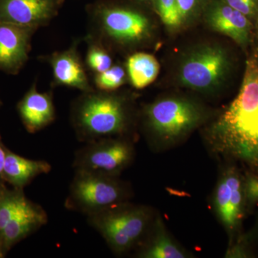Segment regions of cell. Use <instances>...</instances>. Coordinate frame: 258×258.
<instances>
[{
	"label": "cell",
	"instance_id": "f1b7e54d",
	"mask_svg": "<svg viewBox=\"0 0 258 258\" xmlns=\"http://www.w3.org/2000/svg\"><path fill=\"white\" fill-rule=\"evenodd\" d=\"M0 106H1V101H0Z\"/></svg>",
	"mask_w": 258,
	"mask_h": 258
},
{
	"label": "cell",
	"instance_id": "83f0119b",
	"mask_svg": "<svg viewBox=\"0 0 258 258\" xmlns=\"http://www.w3.org/2000/svg\"><path fill=\"white\" fill-rule=\"evenodd\" d=\"M138 1L144 2V1H148V0H138Z\"/></svg>",
	"mask_w": 258,
	"mask_h": 258
},
{
	"label": "cell",
	"instance_id": "ba28073f",
	"mask_svg": "<svg viewBox=\"0 0 258 258\" xmlns=\"http://www.w3.org/2000/svg\"><path fill=\"white\" fill-rule=\"evenodd\" d=\"M135 149L132 139L109 137L86 143L75 154V171L119 176L133 162Z\"/></svg>",
	"mask_w": 258,
	"mask_h": 258
},
{
	"label": "cell",
	"instance_id": "4316f807",
	"mask_svg": "<svg viewBox=\"0 0 258 258\" xmlns=\"http://www.w3.org/2000/svg\"><path fill=\"white\" fill-rule=\"evenodd\" d=\"M5 157H6V148L0 142V183L5 182L4 177H3Z\"/></svg>",
	"mask_w": 258,
	"mask_h": 258
},
{
	"label": "cell",
	"instance_id": "5bb4252c",
	"mask_svg": "<svg viewBox=\"0 0 258 258\" xmlns=\"http://www.w3.org/2000/svg\"><path fill=\"white\" fill-rule=\"evenodd\" d=\"M134 255L139 258H189L194 254L178 242L168 231L160 215H156Z\"/></svg>",
	"mask_w": 258,
	"mask_h": 258
},
{
	"label": "cell",
	"instance_id": "ffe728a7",
	"mask_svg": "<svg viewBox=\"0 0 258 258\" xmlns=\"http://www.w3.org/2000/svg\"><path fill=\"white\" fill-rule=\"evenodd\" d=\"M87 51L84 62L88 72L95 75L104 72L113 64L111 52L96 42H86Z\"/></svg>",
	"mask_w": 258,
	"mask_h": 258
},
{
	"label": "cell",
	"instance_id": "cb8c5ba5",
	"mask_svg": "<svg viewBox=\"0 0 258 258\" xmlns=\"http://www.w3.org/2000/svg\"><path fill=\"white\" fill-rule=\"evenodd\" d=\"M225 3L249 19L257 15L258 0H225Z\"/></svg>",
	"mask_w": 258,
	"mask_h": 258
},
{
	"label": "cell",
	"instance_id": "ac0fdd59",
	"mask_svg": "<svg viewBox=\"0 0 258 258\" xmlns=\"http://www.w3.org/2000/svg\"><path fill=\"white\" fill-rule=\"evenodd\" d=\"M125 67L129 82L137 89H143L152 84L157 79L160 70L156 57L144 52L131 54Z\"/></svg>",
	"mask_w": 258,
	"mask_h": 258
},
{
	"label": "cell",
	"instance_id": "f546056e",
	"mask_svg": "<svg viewBox=\"0 0 258 258\" xmlns=\"http://www.w3.org/2000/svg\"><path fill=\"white\" fill-rule=\"evenodd\" d=\"M257 16H258V13H257Z\"/></svg>",
	"mask_w": 258,
	"mask_h": 258
},
{
	"label": "cell",
	"instance_id": "9a60e30c",
	"mask_svg": "<svg viewBox=\"0 0 258 258\" xmlns=\"http://www.w3.org/2000/svg\"><path fill=\"white\" fill-rule=\"evenodd\" d=\"M19 114L29 133L35 134L53 123L56 111L53 89L39 92L33 83L18 105Z\"/></svg>",
	"mask_w": 258,
	"mask_h": 258
},
{
	"label": "cell",
	"instance_id": "2e32d148",
	"mask_svg": "<svg viewBox=\"0 0 258 258\" xmlns=\"http://www.w3.org/2000/svg\"><path fill=\"white\" fill-rule=\"evenodd\" d=\"M208 20L214 30L230 37L241 46L248 44L251 31L249 19L226 3L215 6L210 11Z\"/></svg>",
	"mask_w": 258,
	"mask_h": 258
},
{
	"label": "cell",
	"instance_id": "603a6c76",
	"mask_svg": "<svg viewBox=\"0 0 258 258\" xmlns=\"http://www.w3.org/2000/svg\"><path fill=\"white\" fill-rule=\"evenodd\" d=\"M244 192L247 213L258 207V174L246 170L244 173Z\"/></svg>",
	"mask_w": 258,
	"mask_h": 258
},
{
	"label": "cell",
	"instance_id": "52a82bcc",
	"mask_svg": "<svg viewBox=\"0 0 258 258\" xmlns=\"http://www.w3.org/2000/svg\"><path fill=\"white\" fill-rule=\"evenodd\" d=\"M212 209L222 226L228 244L243 233L242 227L247 213L244 192V173L235 161L228 160L220 171L212 196Z\"/></svg>",
	"mask_w": 258,
	"mask_h": 258
},
{
	"label": "cell",
	"instance_id": "7c38bea8",
	"mask_svg": "<svg viewBox=\"0 0 258 258\" xmlns=\"http://www.w3.org/2000/svg\"><path fill=\"white\" fill-rule=\"evenodd\" d=\"M38 29L0 22V69L17 74L29 59L32 37Z\"/></svg>",
	"mask_w": 258,
	"mask_h": 258
},
{
	"label": "cell",
	"instance_id": "44dd1931",
	"mask_svg": "<svg viewBox=\"0 0 258 258\" xmlns=\"http://www.w3.org/2000/svg\"><path fill=\"white\" fill-rule=\"evenodd\" d=\"M128 81L125 67L113 64L109 69L93 76V85L96 89L103 91H115Z\"/></svg>",
	"mask_w": 258,
	"mask_h": 258
},
{
	"label": "cell",
	"instance_id": "30bf717a",
	"mask_svg": "<svg viewBox=\"0 0 258 258\" xmlns=\"http://www.w3.org/2000/svg\"><path fill=\"white\" fill-rule=\"evenodd\" d=\"M80 43L79 39H75L71 46L66 50L55 51L38 57L39 60L46 62L52 69V89L64 86L79 90L81 93L95 89L79 50Z\"/></svg>",
	"mask_w": 258,
	"mask_h": 258
},
{
	"label": "cell",
	"instance_id": "8992f818",
	"mask_svg": "<svg viewBox=\"0 0 258 258\" xmlns=\"http://www.w3.org/2000/svg\"><path fill=\"white\" fill-rule=\"evenodd\" d=\"M132 194L131 185L119 176L75 171L64 206L88 217L129 201Z\"/></svg>",
	"mask_w": 258,
	"mask_h": 258
},
{
	"label": "cell",
	"instance_id": "7402d4cb",
	"mask_svg": "<svg viewBox=\"0 0 258 258\" xmlns=\"http://www.w3.org/2000/svg\"><path fill=\"white\" fill-rule=\"evenodd\" d=\"M157 9L166 26L175 28L183 23L176 0H157Z\"/></svg>",
	"mask_w": 258,
	"mask_h": 258
},
{
	"label": "cell",
	"instance_id": "277c9868",
	"mask_svg": "<svg viewBox=\"0 0 258 258\" xmlns=\"http://www.w3.org/2000/svg\"><path fill=\"white\" fill-rule=\"evenodd\" d=\"M208 112L184 97L159 98L144 106L142 128L150 147L164 150L177 145L208 119Z\"/></svg>",
	"mask_w": 258,
	"mask_h": 258
},
{
	"label": "cell",
	"instance_id": "4fadbf2b",
	"mask_svg": "<svg viewBox=\"0 0 258 258\" xmlns=\"http://www.w3.org/2000/svg\"><path fill=\"white\" fill-rule=\"evenodd\" d=\"M47 221L45 210L25 199L0 234V257H5L15 244L40 230Z\"/></svg>",
	"mask_w": 258,
	"mask_h": 258
},
{
	"label": "cell",
	"instance_id": "7a4b0ae2",
	"mask_svg": "<svg viewBox=\"0 0 258 258\" xmlns=\"http://www.w3.org/2000/svg\"><path fill=\"white\" fill-rule=\"evenodd\" d=\"M133 98L124 93L95 89L82 92L71 103L70 120L80 142L109 137L130 138L135 113Z\"/></svg>",
	"mask_w": 258,
	"mask_h": 258
},
{
	"label": "cell",
	"instance_id": "3957f363",
	"mask_svg": "<svg viewBox=\"0 0 258 258\" xmlns=\"http://www.w3.org/2000/svg\"><path fill=\"white\" fill-rule=\"evenodd\" d=\"M153 25L147 14L130 7L99 3L90 7L86 42H96L108 50H134L147 45Z\"/></svg>",
	"mask_w": 258,
	"mask_h": 258
},
{
	"label": "cell",
	"instance_id": "9c48e42d",
	"mask_svg": "<svg viewBox=\"0 0 258 258\" xmlns=\"http://www.w3.org/2000/svg\"><path fill=\"white\" fill-rule=\"evenodd\" d=\"M230 69L228 55L218 45H205L191 51L181 62L180 83L185 87L209 92L218 88Z\"/></svg>",
	"mask_w": 258,
	"mask_h": 258
},
{
	"label": "cell",
	"instance_id": "e0dca14e",
	"mask_svg": "<svg viewBox=\"0 0 258 258\" xmlns=\"http://www.w3.org/2000/svg\"><path fill=\"white\" fill-rule=\"evenodd\" d=\"M51 169L47 161L26 159L6 148L3 177L13 188L23 189L37 176L48 174Z\"/></svg>",
	"mask_w": 258,
	"mask_h": 258
},
{
	"label": "cell",
	"instance_id": "d6986e66",
	"mask_svg": "<svg viewBox=\"0 0 258 258\" xmlns=\"http://www.w3.org/2000/svg\"><path fill=\"white\" fill-rule=\"evenodd\" d=\"M23 189H8L0 183V234L26 199Z\"/></svg>",
	"mask_w": 258,
	"mask_h": 258
},
{
	"label": "cell",
	"instance_id": "484cf974",
	"mask_svg": "<svg viewBox=\"0 0 258 258\" xmlns=\"http://www.w3.org/2000/svg\"><path fill=\"white\" fill-rule=\"evenodd\" d=\"M176 1H177L180 15H181L183 23L193 11L194 8L196 5L197 0H176Z\"/></svg>",
	"mask_w": 258,
	"mask_h": 258
},
{
	"label": "cell",
	"instance_id": "d4e9b609",
	"mask_svg": "<svg viewBox=\"0 0 258 258\" xmlns=\"http://www.w3.org/2000/svg\"><path fill=\"white\" fill-rule=\"evenodd\" d=\"M242 237L249 245L252 246L253 247L258 245V209L253 225L252 226L248 232H243Z\"/></svg>",
	"mask_w": 258,
	"mask_h": 258
},
{
	"label": "cell",
	"instance_id": "8fae6325",
	"mask_svg": "<svg viewBox=\"0 0 258 258\" xmlns=\"http://www.w3.org/2000/svg\"><path fill=\"white\" fill-rule=\"evenodd\" d=\"M64 0H0V22L39 29L50 25Z\"/></svg>",
	"mask_w": 258,
	"mask_h": 258
},
{
	"label": "cell",
	"instance_id": "6da1fadb",
	"mask_svg": "<svg viewBox=\"0 0 258 258\" xmlns=\"http://www.w3.org/2000/svg\"><path fill=\"white\" fill-rule=\"evenodd\" d=\"M216 155L258 174V52L246 61L239 92L205 133Z\"/></svg>",
	"mask_w": 258,
	"mask_h": 258
},
{
	"label": "cell",
	"instance_id": "5b68a950",
	"mask_svg": "<svg viewBox=\"0 0 258 258\" xmlns=\"http://www.w3.org/2000/svg\"><path fill=\"white\" fill-rule=\"evenodd\" d=\"M157 214L150 207L123 202L87 217L88 223L102 236L113 253L135 250Z\"/></svg>",
	"mask_w": 258,
	"mask_h": 258
}]
</instances>
